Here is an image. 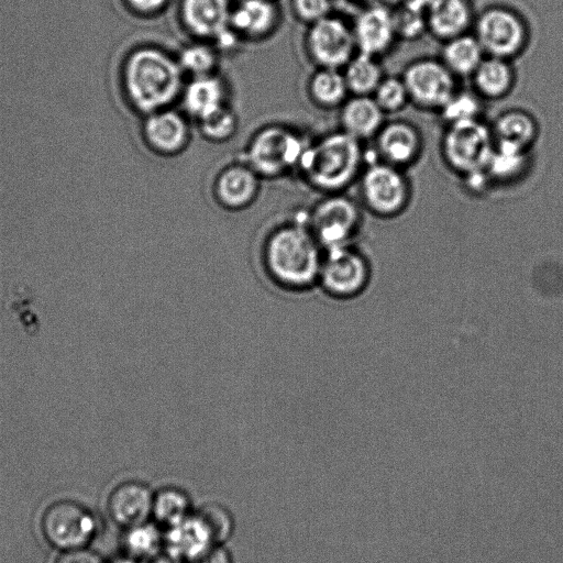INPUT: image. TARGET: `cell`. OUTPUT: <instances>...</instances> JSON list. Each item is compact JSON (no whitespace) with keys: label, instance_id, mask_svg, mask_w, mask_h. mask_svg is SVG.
<instances>
[{"label":"cell","instance_id":"cell-1","mask_svg":"<svg viewBox=\"0 0 563 563\" xmlns=\"http://www.w3.org/2000/svg\"><path fill=\"white\" fill-rule=\"evenodd\" d=\"M185 81L177 56L148 43L130 48L118 70L120 93L141 117L174 107L180 100Z\"/></svg>","mask_w":563,"mask_h":563},{"label":"cell","instance_id":"cell-2","mask_svg":"<svg viewBox=\"0 0 563 563\" xmlns=\"http://www.w3.org/2000/svg\"><path fill=\"white\" fill-rule=\"evenodd\" d=\"M367 157L364 143L339 129L310 140L297 173L321 196L345 192L357 183Z\"/></svg>","mask_w":563,"mask_h":563},{"label":"cell","instance_id":"cell-3","mask_svg":"<svg viewBox=\"0 0 563 563\" xmlns=\"http://www.w3.org/2000/svg\"><path fill=\"white\" fill-rule=\"evenodd\" d=\"M323 252L307 219L296 220L277 225L267 235L263 262L279 286L303 289L319 282Z\"/></svg>","mask_w":563,"mask_h":563},{"label":"cell","instance_id":"cell-4","mask_svg":"<svg viewBox=\"0 0 563 563\" xmlns=\"http://www.w3.org/2000/svg\"><path fill=\"white\" fill-rule=\"evenodd\" d=\"M309 142L292 126L265 124L249 137L242 161L262 179H278L298 172Z\"/></svg>","mask_w":563,"mask_h":563},{"label":"cell","instance_id":"cell-5","mask_svg":"<svg viewBox=\"0 0 563 563\" xmlns=\"http://www.w3.org/2000/svg\"><path fill=\"white\" fill-rule=\"evenodd\" d=\"M356 185L362 208L377 218L399 217L412 200V183L406 170L380 161H369Z\"/></svg>","mask_w":563,"mask_h":563},{"label":"cell","instance_id":"cell-6","mask_svg":"<svg viewBox=\"0 0 563 563\" xmlns=\"http://www.w3.org/2000/svg\"><path fill=\"white\" fill-rule=\"evenodd\" d=\"M472 33L485 55L512 62L526 52L531 41V30L523 15L500 4L477 13Z\"/></svg>","mask_w":563,"mask_h":563},{"label":"cell","instance_id":"cell-7","mask_svg":"<svg viewBox=\"0 0 563 563\" xmlns=\"http://www.w3.org/2000/svg\"><path fill=\"white\" fill-rule=\"evenodd\" d=\"M439 148L443 164L460 178L484 170L494 148L489 123L476 119L444 125Z\"/></svg>","mask_w":563,"mask_h":563},{"label":"cell","instance_id":"cell-8","mask_svg":"<svg viewBox=\"0 0 563 563\" xmlns=\"http://www.w3.org/2000/svg\"><path fill=\"white\" fill-rule=\"evenodd\" d=\"M362 222L361 203L345 192L322 195L307 217V224L323 250L353 243Z\"/></svg>","mask_w":563,"mask_h":563},{"label":"cell","instance_id":"cell-9","mask_svg":"<svg viewBox=\"0 0 563 563\" xmlns=\"http://www.w3.org/2000/svg\"><path fill=\"white\" fill-rule=\"evenodd\" d=\"M400 77L406 86L410 104L438 113L459 89L457 78L439 57H419L409 62Z\"/></svg>","mask_w":563,"mask_h":563},{"label":"cell","instance_id":"cell-10","mask_svg":"<svg viewBox=\"0 0 563 563\" xmlns=\"http://www.w3.org/2000/svg\"><path fill=\"white\" fill-rule=\"evenodd\" d=\"M371 276L369 261L353 243L324 250L318 283L330 296L354 298L365 290Z\"/></svg>","mask_w":563,"mask_h":563},{"label":"cell","instance_id":"cell-11","mask_svg":"<svg viewBox=\"0 0 563 563\" xmlns=\"http://www.w3.org/2000/svg\"><path fill=\"white\" fill-rule=\"evenodd\" d=\"M302 44L316 68L342 69L357 53L352 24L331 14L307 25Z\"/></svg>","mask_w":563,"mask_h":563},{"label":"cell","instance_id":"cell-12","mask_svg":"<svg viewBox=\"0 0 563 563\" xmlns=\"http://www.w3.org/2000/svg\"><path fill=\"white\" fill-rule=\"evenodd\" d=\"M232 8L228 0H183L180 23L192 40L231 48L239 40L231 30Z\"/></svg>","mask_w":563,"mask_h":563},{"label":"cell","instance_id":"cell-13","mask_svg":"<svg viewBox=\"0 0 563 563\" xmlns=\"http://www.w3.org/2000/svg\"><path fill=\"white\" fill-rule=\"evenodd\" d=\"M41 528L45 539L63 551L84 548L96 531L91 512L81 504L62 499L44 511Z\"/></svg>","mask_w":563,"mask_h":563},{"label":"cell","instance_id":"cell-14","mask_svg":"<svg viewBox=\"0 0 563 563\" xmlns=\"http://www.w3.org/2000/svg\"><path fill=\"white\" fill-rule=\"evenodd\" d=\"M140 131L144 145L164 157L184 153L192 139L190 119L174 107L142 117Z\"/></svg>","mask_w":563,"mask_h":563},{"label":"cell","instance_id":"cell-15","mask_svg":"<svg viewBox=\"0 0 563 563\" xmlns=\"http://www.w3.org/2000/svg\"><path fill=\"white\" fill-rule=\"evenodd\" d=\"M372 141L376 161L405 170L418 163L424 147L421 130L405 119L385 121Z\"/></svg>","mask_w":563,"mask_h":563},{"label":"cell","instance_id":"cell-16","mask_svg":"<svg viewBox=\"0 0 563 563\" xmlns=\"http://www.w3.org/2000/svg\"><path fill=\"white\" fill-rule=\"evenodd\" d=\"M352 30L356 51L377 58L386 55L398 40L394 11L384 2L365 5Z\"/></svg>","mask_w":563,"mask_h":563},{"label":"cell","instance_id":"cell-17","mask_svg":"<svg viewBox=\"0 0 563 563\" xmlns=\"http://www.w3.org/2000/svg\"><path fill=\"white\" fill-rule=\"evenodd\" d=\"M262 180L246 163L234 162L216 174L211 185L212 197L224 209L243 210L256 201Z\"/></svg>","mask_w":563,"mask_h":563},{"label":"cell","instance_id":"cell-18","mask_svg":"<svg viewBox=\"0 0 563 563\" xmlns=\"http://www.w3.org/2000/svg\"><path fill=\"white\" fill-rule=\"evenodd\" d=\"M229 99V84L219 73H214L188 78L179 101L184 113L197 122L230 104Z\"/></svg>","mask_w":563,"mask_h":563},{"label":"cell","instance_id":"cell-19","mask_svg":"<svg viewBox=\"0 0 563 563\" xmlns=\"http://www.w3.org/2000/svg\"><path fill=\"white\" fill-rule=\"evenodd\" d=\"M423 16L426 31L443 43L471 33L476 14L470 0H431Z\"/></svg>","mask_w":563,"mask_h":563},{"label":"cell","instance_id":"cell-20","mask_svg":"<svg viewBox=\"0 0 563 563\" xmlns=\"http://www.w3.org/2000/svg\"><path fill=\"white\" fill-rule=\"evenodd\" d=\"M494 145L531 152L540 135L537 118L523 108H508L489 123Z\"/></svg>","mask_w":563,"mask_h":563},{"label":"cell","instance_id":"cell-21","mask_svg":"<svg viewBox=\"0 0 563 563\" xmlns=\"http://www.w3.org/2000/svg\"><path fill=\"white\" fill-rule=\"evenodd\" d=\"M279 23L269 0H244L232 9L231 30L239 41L258 42L271 37Z\"/></svg>","mask_w":563,"mask_h":563},{"label":"cell","instance_id":"cell-22","mask_svg":"<svg viewBox=\"0 0 563 563\" xmlns=\"http://www.w3.org/2000/svg\"><path fill=\"white\" fill-rule=\"evenodd\" d=\"M385 117L372 96L351 95L339 108V129L364 143L375 137Z\"/></svg>","mask_w":563,"mask_h":563},{"label":"cell","instance_id":"cell-23","mask_svg":"<svg viewBox=\"0 0 563 563\" xmlns=\"http://www.w3.org/2000/svg\"><path fill=\"white\" fill-rule=\"evenodd\" d=\"M470 78L471 89L484 101H497L511 93L517 71L512 60L486 55Z\"/></svg>","mask_w":563,"mask_h":563},{"label":"cell","instance_id":"cell-24","mask_svg":"<svg viewBox=\"0 0 563 563\" xmlns=\"http://www.w3.org/2000/svg\"><path fill=\"white\" fill-rule=\"evenodd\" d=\"M152 506L150 489L139 482L118 485L108 499V511L113 521L130 528L143 523L152 511Z\"/></svg>","mask_w":563,"mask_h":563},{"label":"cell","instance_id":"cell-25","mask_svg":"<svg viewBox=\"0 0 563 563\" xmlns=\"http://www.w3.org/2000/svg\"><path fill=\"white\" fill-rule=\"evenodd\" d=\"M531 152L494 145L485 172L494 187L512 186L525 178L531 168Z\"/></svg>","mask_w":563,"mask_h":563},{"label":"cell","instance_id":"cell-26","mask_svg":"<svg viewBox=\"0 0 563 563\" xmlns=\"http://www.w3.org/2000/svg\"><path fill=\"white\" fill-rule=\"evenodd\" d=\"M485 56L481 44L471 32L443 42L439 58L459 79L470 78Z\"/></svg>","mask_w":563,"mask_h":563},{"label":"cell","instance_id":"cell-27","mask_svg":"<svg viewBox=\"0 0 563 563\" xmlns=\"http://www.w3.org/2000/svg\"><path fill=\"white\" fill-rule=\"evenodd\" d=\"M307 95L322 110H339L351 96L341 69L320 67L308 78Z\"/></svg>","mask_w":563,"mask_h":563},{"label":"cell","instance_id":"cell-28","mask_svg":"<svg viewBox=\"0 0 563 563\" xmlns=\"http://www.w3.org/2000/svg\"><path fill=\"white\" fill-rule=\"evenodd\" d=\"M168 534L172 555L177 559L186 558L190 561L210 549V543L213 541L206 525L198 516L196 518H185L173 526Z\"/></svg>","mask_w":563,"mask_h":563},{"label":"cell","instance_id":"cell-29","mask_svg":"<svg viewBox=\"0 0 563 563\" xmlns=\"http://www.w3.org/2000/svg\"><path fill=\"white\" fill-rule=\"evenodd\" d=\"M379 59L357 52L341 69L350 95H373L386 75Z\"/></svg>","mask_w":563,"mask_h":563},{"label":"cell","instance_id":"cell-30","mask_svg":"<svg viewBox=\"0 0 563 563\" xmlns=\"http://www.w3.org/2000/svg\"><path fill=\"white\" fill-rule=\"evenodd\" d=\"M220 52L212 43L191 40L176 56L184 75L191 78L219 73Z\"/></svg>","mask_w":563,"mask_h":563},{"label":"cell","instance_id":"cell-31","mask_svg":"<svg viewBox=\"0 0 563 563\" xmlns=\"http://www.w3.org/2000/svg\"><path fill=\"white\" fill-rule=\"evenodd\" d=\"M484 100L472 89H457L438 112L444 125L483 119Z\"/></svg>","mask_w":563,"mask_h":563},{"label":"cell","instance_id":"cell-32","mask_svg":"<svg viewBox=\"0 0 563 563\" xmlns=\"http://www.w3.org/2000/svg\"><path fill=\"white\" fill-rule=\"evenodd\" d=\"M201 137L210 143L220 144L231 140L239 128V118L228 104L202 120L196 122Z\"/></svg>","mask_w":563,"mask_h":563},{"label":"cell","instance_id":"cell-33","mask_svg":"<svg viewBox=\"0 0 563 563\" xmlns=\"http://www.w3.org/2000/svg\"><path fill=\"white\" fill-rule=\"evenodd\" d=\"M372 97L386 115L401 112L410 104L409 96L400 75H385Z\"/></svg>","mask_w":563,"mask_h":563},{"label":"cell","instance_id":"cell-34","mask_svg":"<svg viewBox=\"0 0 563 563\" xmlns=\"http://www.w3.org/2000/svg\"><path fill=\"white\" fill-rule=\"evenodd\" d=\"M188 508V498L177 489H163L153 498L154 516L159 522L170 527L187 518Z\"/></svg>","mask_w":563,"mask_h":563},{"label":"cell","instance_id":"cell-35","mask_svg":"<svg viewBox=\"0 0 563 563\" xmlns=\"http://www.w3.org/2000/svg\"><path fill=\"white\" fill-rule=\"evenodd\" d=\"M125 544L135 555H151L158 545V533L147 525L133 526L126 534Z\"/></svg>","mask_w":563,"mask_h":563},{"label":"cell","instance_id":"cell-36","mask_svg":"<svg viewBox=\"0 0 563 563\" xmlns=\"http://www.w3.org/2000/svg\"><path fill=\"white\" fill-rule=\"evenodd\" d=\"M198 517L206 525L213 541L222 540L229 534L231 521L222 508L213 505L203 507Z\"/></svg>","mask_w":563,"mask_h":563},{"label":"cell","instance_id":"cell-37","mask_svg":"<svg viewBox=\"0 0 563 563\" xmlns=\"http://www.w3.org/2000/svg\"><path fill=\"white\" fill-rule=\"evenodd\" d=\"M292 7L297 19L309 25L330 15L331 0H294Z\"/></svg>","mask_w":563,"mask_h":563},{"label":"cell","instance_id":"cell-38","mask_svg":"<svg viewBox=\"0 0 563 563\" xmlns=\"http://www.w3.org/2000/svg\"><path fill=\"white\" fill-rule=\"evenodd\" d=\"M55 563H104L101 556L87 548L64 551Z\"/></svg>","mask_w":563,"mask_h":563},{"label":"cell","instance_id":"cell-39","mask_svg":"<svg viewBox=\"0 0 563 563\" xmlns=\"http://www.w3.org/2000/svg\"><path fill=\"white\" fill-rule=\"evenodd\" d=\"M130 11L139 15H153L159 12L168 0H123Z\"/></svg>","mask_w":563,"mask_h":563},{"label":"cell","instance_id":"cell-40","mask_svg":"<svg viewBox=\"0 0 563 563\" xmlns=\"http://www.w3.org/2000/svg\"><path fill=\"white\" fill-rule=\"evenodd\" d=\"M190 563H231L229 553L222 548H210Z\"/></svg>","mask_w":563,"mask_h":563},{"label":"cell","instance_id":"cell-41","mask_svg":"<svg viewBox=\"0 0 563 563\" xmlns=\"http://www.w3.org/2000/svg\"><path fill=\"white\" fill-rule=\"evenodd\" d=\"M147 563H180L179 560L170 555H154Z\"/></svg>","mask_w":563,"mask_h":563},{"label":"cell","instance_id":"cell-42","mask_svg":"<svg viewBox=\"0 0 563 563\" xmlns=\"http://www.w3.org/2000/svg\"><path fill=\"white\" fill-rule=\"evenodd\" d=\"M365 3V5L373 4V3H382L384 0H361Z\"/></svg>","mask_w":563,"mask_h":563},{"label":"cell","instance_id":"cell-43","mask_svg":"<svg viewBox=\"0 0 563 563\" xmlns=\"http://www.w3.org/2000/svg\"><path fill=\"white\" fill-rule=\"evenodd\" d=\"M113 563H135V562L132 560H129V559H120V560L114 561Z\"/></svg>","mask_w":563,"mask_h":563}]
</instances>
